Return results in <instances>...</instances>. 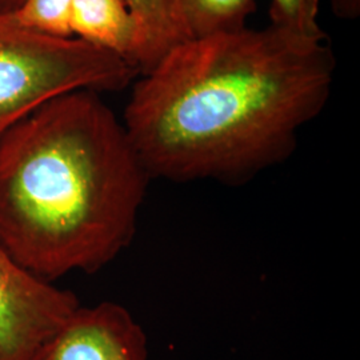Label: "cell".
I'll return each instance as SVG.
<instances>
[{"label": "cell", "mask_w": 360, "mask_h": 360, "mask_svg": "<svg viewBox=\"0 0 360 360\" xmlns=\"http://www.w3.org/2000/svg\"><path fill=\"white\" fill-rule=\"evenodd\" d=\"M335 68L327 39L272 25L190 39L134 83L122 123L151 180L242 186L294 154Z\"/></svg>", "instance_id": "cell-1"}, {"label": "cell", "mask_w": 360, "mask_h": 360, "mask_svg": "<svg viewBox=\"0 0 360 360\" xmlns=\"http://www.w3.org/2000/svg\"><path fill=\"white\" fill-rule=\"evenodd\" d=\"M151 178L99 92L43 104L0 138V243L55 282L132 243Z\"/></svg>", "instance_id": "cell-2"}, {"label": "cell", "mask_w": 360, "mask_h": 360, "mask_svg": "<svg viewBox=\"0 0 360 360\" xmlns=\"http://www.w3.org/2000/svg\"><path fill=\"white\" fill-rule=\"evenodd\" d=\"M138 70L77 38H56L0 15V138L52 99L74 91H119Z\"/></svg>", "instance_id": "cell-3"}, {"label": "cell", "mask_w": 360, "mask_h": 360, "mask_svg": "<svg viewBox=\"0 0 360 360\" xmlns=\"http://www.w3.org/2000/svg\"><path fill=\"white\" fill-rule=\"evenodd\" d=\"M77 296L20 266L0 243V360H32L80 307Z\"/></svg>", "instance_id": "cell-4"}, {"label": "cell", "mask_w": 360, "mask_h": 360, "mask_svg": "<svg viewBox=\"0 0 360 360\" xmlns=\"http://www.w3.org/2000/svg\"><path fill=\"white\" fill-rule=\"evenodd\" d=\"M32 360H150L142 326L124 306L101 302L79 309Z\"/></svg>", "instance_id": "cell-5"}, {"label": "cell", "mask_w": 360, "mask_h": 360, "mask_svg": "<svg viewBox=\"0 0 360 360\" xmlns=\"http://www.w3.org/2000/svg\"><path fill=\"white\" fill-rule=\"evenodd\" d=\"M70 25L72 38L111 52L138 70L141 31L126 0H72Z\"/></svg>", "instance_id": "cell-6"}, {"label": "cell", "mask_w": 360, "mask_h": 360, "mask_svg": "<svg viewBox=\"0 0 360 360\" xmlns=\"http://www.w3.org/2000/svg\"><path fill=\"white\" fill-rule=\"evenodd\" d=\"M141 31L138 71L148 72L165 55L190 40L178 0H126Z\"/></svg>", "instance_id": "cell-7"}, {"label": "cell", "mask_w": 360, "mask_h": 360, "mask_svg": "<svg viewBox=\"0 0 360 360\" xmlns=\"http://www.w3.org/2000/svg\"><path fill=\"white\" fill-rule=\"evenodd\" d=\"M191 39L239 32L257 11L255 0H178Z\"/></svg>", "instance_id": "cell-8"}, {"label": "cell", "mask_w": 360, "mask_h": 360, "mask_svg": "<svg viewBox=\"0 0 360 360\" xmlns=\"http://www.w3.org/2000/svg\"><path fill=\"white\" fill-rule=\"evenodd\" d=\"M72 0H23L10 13L22 28L56 38H72L71 34Z\"/></svg>", "instance_id": "cell-9"}, {"label": "cell", "mask_w": 360, "mask_h": 360, "mask_svg": "<svg viewBox=\"0 0 360 360\" xmlns=\"http://www.w3.org/2000/svg\"><path fill=\"white\" fill-rule=\"evenodd\" d=\"M319 0H271V25L296 37L326 40L319 22Z\"/></svg>", "instance_id": "cell-10"}, {"label": "cell", "mask_w": 360, "mask_h": 360, "mask_svg": "<svg viewBox=\"0 0 360 360\" xmlns=\"http://www.w3.org/2000/svg\"><path fill=\"white\" fill-rule=\"evenodd\" d=\"M335 15L345 20H355L359 18L360 0H331Z\"/></svg>", "instance_id": "cell-11"}, {"label": "cell", "mask_w": 360, "mask_h": 360, "mask_svg": "<svg viewBox=\"0 0 360 360\" xmlns=\"http://www.w3.org/2000/svg\"><path fill=\"white\" fill-rule=\"evenodd\" d=\"M22 1L23 0H0V15L13 13Z\"/></svg>", "instance_id": "cell-12"}]
</instances>
